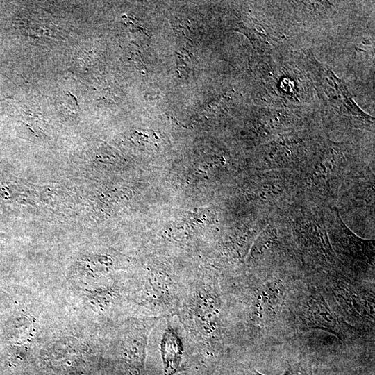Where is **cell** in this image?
Segmentation results:
<instances>
[{"mask_svg":"<svg viewBox=\"0 0 375 375\" xmlns=\"http://www.w3.org/2000/svg\"><path fill=\"white\" fill-rule=\"evenodd\" d=\"M328 234L334 251L351 267L366 272L374 266V241L354 234L335 211L329 222Z\"/></svg>","mask_w":375,"mask_h":375,"instance_id":"obj_4","label":"cell"},{"mask_svg":"<svg viewBox=\"0 0 375 375\" xmlns=\"http://www.w3.org/2000/svg\"><path fill=\"white\" fill-rule=\"evenodd\" d=\"M244 319L250 325L265 328L282 314L290 287L278 278H269L249 287H240Z\"/></svg>","mask_w":375,"mask_h":375,"instance_id":"obj_3","label":"cell"},{"mask_svg":"<svg viewBox=\"0 0 375 375\" xmlns=\"http://www.w3.org/2000/svg\"><path fill=\"white\" fill-rule=\"evenodd\" d=\"M221 287L212 279L183 283L176 315L186 342L202 353L222 349L224 326Z\"/></svg>","mask_w":375,"mask_h":375,"instance_id":"obj_1","label":"cell"},{"mask_svg":"<svg viewBox=\"0 0 375 375\" xmlns=\"http://www.w3.org/2000/svg\"><path fill=\"white\" fill-rule=\"evenodd\" d=\"M289 316V324L298 331L320 329L335 335L342 342L349 341L350 327L333 310L317 288L290 293L282 313Z\"/></svg>","mask_w":375,"mask_h":375,"instance_id":"obj_2","label":"cell"},{"mask_svg":"<svg viewBox=\"0 0 375 375\" xmlns=\"http://www.w3.org/2000/svg\"><path fill=\"white\" fill-rule=\"evenodd\" d=\"M249 375H263L255 369L250 372ZM283 375H314L312 366L306 362H297L289 365L288 369Z\"/></svg>","mask_w":375,"mask_h":375,"instance_id":"obj_8","label":"cell"},{"mask_svg":"<svg viewBox=\"0 0 375 375\" xmlns=\"http://www.w3.org/2000/svg\"><path fill=\"white\" fill-rule=\"evenodd\" d=\"M327 287L326 291L337 304L341 317L353 328L358 326L374 327V293L359 290L353 285L339 281ZM351 326V325H350Z\"/></svg>","mask_w":375,"mask_h":375,"instance_id":"obj_5","label":"cell"},{"mask_svg":"<svg viewBox=\"0 0 375 375\" xmlns=\"http://www.w3.org/2000/svg\"><path fill=\"white\" fill-rule=\"evenodd\" d=\"M313 72L330 105L340 114L349 117L353 122L361 125H372L373 118L361 110L353 101L345 84L326 67L310 60Z\"/></svg>","mask_w":375,"mask_h":375,"instance_id":"obj_6","label":"cell"},{"mask_svg":"<svg viewBox=\"0 0 375 375\" xmlns=\"http://www.w3.org/2000/svg\"><path fill=\"white\" fill-rule=\"evenodd\" d=\"M161 340L160 347L166 373L172 374L176 370L183 354V344L181 338L169 323Z\"/></svg>","mask_w":375,"mask_h":375,"instance_id":"obj_7","label":"cell"}]
</instances>
